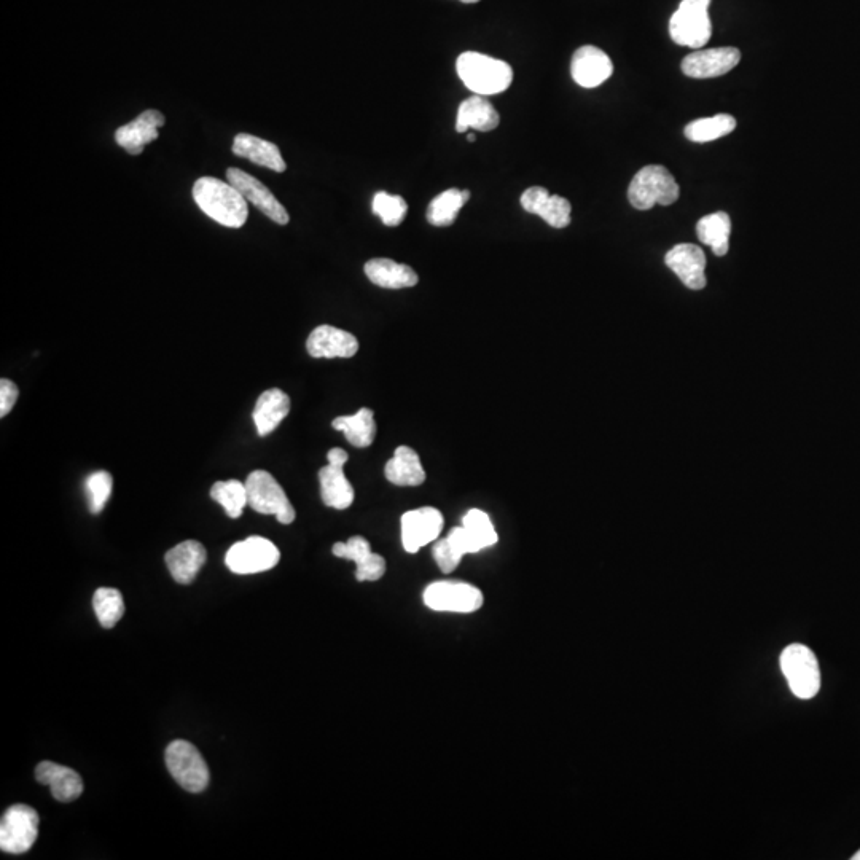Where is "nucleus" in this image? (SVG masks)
<instances>
[{
    "label": "nucleus",
    "instance_id": "obj_32",
    "mask_svg": "<svg viewBox=\"0 0 860 860\" xmlns=\"http://www.w3.org/2000/svg\"><path fill=\"white\" fill-rule=\"evenodd\" d=\"M211 497L222 505L225 513L233 520L243 515L246 505H249L246 483L243 481H217L211 488Z\"/></svg>",
    "mask_w": 860,
    "mask_h": 860
},
{
    "label": "nucleus",
    "instance_id": "obj_1",
    "mask_svg": "<svg viewBox=\"0 0 860 860\" xmlns=\"http://www.w3.org/2000/svg\"><path fill=\"white\" fill-rule=\"evenodd\" d=\"M193 200L204 214L223 227L241 228L249 217L246 198L238 188L215 177L196 180Z\"/></svg>",
    "mask_w": 860,
    "mask_h": 860
},
{
    "label": "nucleus",
    "instance_id": "obj_27",
    "mask_svg": "<svg viewBox=\"0 0 860 860\" xmlns=\"http://www.w3.org/2000/svg\"><path fill=\"white\" fill-rule=\"evenodd\" d=\"M384 473L387 480L397 486H419L426 481L421 459L410 446H399L395 450L394 458L387 462Z\"/></svg>",
    "mask_w": 860,
    "mask_h": 860
},
{
    "label": "nucleus",
    "instance_id": "obj_30",
    "mask_svg": "<svg viewBox=\"0 0 860 860\" xmlns=\"http://www.w3.org/2000/svg\"><path fill=\"white\" fill-rule=\"evenodd\" d=\"M731 233L730 215L725 212L706 215L696 225V235L701 243L711 247L717 257L728 254V239Z\"/></svg>",
    "mask_w": 860,
    "mask_h": 860
},
{
    "label": "nucleus",
    "instance_id": "obj_11",
    "mask_svg": "<svg viewBox=\"0 0 860 860\" xmlns=\"http://www.w3.org/2000/svg\"><path fill=\"white\" fill-rule=\"evenodd\" d=\"M348 453L341 448H332L327 454L329 464L319 470L322 501L332 509L346 510L354 502V488L344 475V464Z\"/></svg>",
    "mask_w": 860,
    "mask_h": 860
},
{
    "label": "nucleus",
    "instance_id": "obj_31",
    "mask_svg": "<svg viewBox=\"0 0 860 860\" xmlns=\"http://www.w3.org/2000/svg\"><path fill=\"white\" fill-rule=\"evenodd\" d=\"M735 128V117L720 114L716 117L700 118V120L690 123L685 128V137L688 141L696 142V144H704V142L716 141L720 137L727 136L731 131H735Z\"/></svg>",
    "mask_w": 860,
    "mask_h": 860
},
{
    "label": "nucleus",
    "instance_id": "obj_9",
    "mask_svg": "<svg viewBox=\"0 0 860 860\" xmlns=\"http://www.w3.org/2000/svg\"><path fill=\"white\" fill-rule=\"evenodd\" d=\"M279 559L281 553L271 540L252 536L231 545L225 556V564L233 574L249 575L270 571L278 566Z\"/></svg>",
    "mask_w": 860,
    "mask_h": 860
},
{
    "label": "nucleus",
    "instance_id": "obj_35",
    "mask_svg": "<svg viewBox=\"0 0 860 860\" xmlns=\"http://www.w3.org/2000/svg\"><path fill=\"white\" fill-rule=\"evenodd\" d=\"M373 214L380 217L386 227H397L405 220L408 212L407 201L402 196L378 192L373 198Z\"/></svg>",
    "mask_w": 860,
    "mask_h": 860
},
{
    "label": "nucleus",
    "instance_id": "obj_24",
    "mask_svg": "<svg viewBox=\"0 0 860 860\" xmlns=\"http://www.w3.org/2000/svg\"><path fill=\"white\" fill-rule=\"evenodd\" d=\"M290 413V397L281 389H268L258 397L255 403L254 418L257 434L266 437L278 429L279 424Z\"/></svg>",
    "mask_w": 860,
    "mask_h": 860
},
{
    "label": "nucleus",
    "instance_id": "obj_33",
    "mask_svg": "<svg viewBox=\"0 0 860 860\" xmlns=\"http://www.w3.org/2000/svg\"><path fill=\"white\" fill-rule=\"evenodd\" d=\"M93 609L102 628H114L125 614L122 593L115 588H99L93 596Z\"/></svg>",
    "mask_w": 860,
    "mask_h": 860
},
{
    "label": "nucleus",
    "instance_id": "obj_38",
    "mask_svg": "<svg viewBox=\"0 0 860 860\" xmlns=\"http://www.w3.org/2000/svg\"><path fill=\"white\" fill-rule=\"evenodd\" d=\"M18 397H20V389L13 381L5 380V378L0 381V416L2 418H5L12 411Z\"/></svg>",
    "mask_w": 860,
    "mask_h": 860
},
{
    "label": "nucleus",
    "instance_id": "obj_16",
    "mask_svg": "<svg viewBox=\"0 0 860 860\" xmlns=\"http://www.w3.org/2000/svg\"><path fill=\"white\" fill-rule=\"evenodd\" d=\"M614 74V64L601 48L585 45L575 51L571 61V75L582 88H596Z\"/></svg>",
    "mask_w": 860,
    "mask_h": 860
},
{
    "label": "nucleus",
    "instance_id": "obj_19",
    "mask_svg": "<svg viewBox=\"0 0 860 860\" xmlns=\"http://www.w3.org/2000/svg\"><path fill=\"white\" fill-rule=\"evenodd\" d=\"M665 262L688 289L701 290L706 287V255L700 247L679 244L666 254Z\"/></svg>",
    "mask_w": 860,
    "mask_h": 860
},
{
    "label": "nucleus",
    "instance_id": "obj_25",
    "mask_svg": "<svg viewBox=\"0 0 860 860\" xmlns=\"http://www.w3.org/2000/svg\"><path fill=\"white\" fill-rule=\"evenodd\" d=\"M364 270L367 278L383 289H408L419 282L418 274L413 268L394 262L391 258H373L365 263Z\"/></svg>",
    "mask_w": 860,
    "mask_h": 860
},
{
    "label": "nucleus",
    "instance_id": "obj_8",
    "mask_svg": "<svg viewBox=\"0 0 860 860\" xmlns=\"http://www.w3.org/2000/svg\"><path fill=\"white\" fill-rule=\"evenodd\" d=\"M39 814L28 805H15L5 811L0 822V849L7 854H24L36 843Z\"/></svg>",
    "mask_w": 860,
    "mask_h": 860
},
{
    "label": "nucleus",
    "instance_id": "obj_34",
    "mask_svg": "<svg viewBox=\"0 0 860 860\" xmlns=\"http://www.w3.org/2000/svg\"><path fill=\"white\" fill-rule=\"evenodd\" d=\"M112 486H114V478L106 470H98L86 477L85 494L91 513L98 515L104 510L112 494Z\"/></svg>",
    "mask_w": 860,
    "mask_h": 860
},
{
    "label": "nucleus",
    "instance_id": "obj_23",
    "mask_svg": "<svg viewBox=\"0 0 860 860\" xmlns=\"http://www.w3.org/2000/svg\"><path fill=\"white\" fill-rule=\"evenodd\" d=\"M233 153L274 172H284L287 169L286 161L282 158L278 145L252 136V134H236L235 141H233Z\"/></svg>",
    "mask_w": 860,
    "mask_h": 860
},
{
    "label": "nucleus",
    "instance_id": "obj_14",
    "mask_svg": "<svg viewBox=\"0 0 860 860\" xmlns=\"http://www.w3.org/2000/svg\"><path fill=\"white\" fill-rule=\"evenodd\" d=\"M741 61V51L735 47L711 48L685 56L682 72L690 79H714L728 74Z\"/></svg>",
    "mask_w": 860,
    "mask_h": 860
},
{
    "label": "nucleus",
    "instance_id": "obj_20",
    "mask_svg": "<svg viewBox=\"0 0 860 860\" xmlns=\"http://www.w3.org/2000/svg\"><path fill=\"white\" fill-rule=\"evenodd\" d=\"M165 122V115L158 110H145L136 120L117 129L115 141L131 155H141L145 145L158 139L160 128Z\"/></svg>",
    "mask_w": 860,
    "mask_h": 860
},
{
    "label": "nucleus",
    "instance_id": "obj_40",
    "mask_svg": "<svg viewBox=\"0 0 860 860\" xmlns=\"http://www.w3.org/2000/svg\"><path fill=\"white\" fill-rule=\"evenodd\" d=\"M461 2H464V4H477L480 0H461Z\"/></svg>",
    "mask_w": 860,
    "mask_h": 860
},
{
    "label": "nucleus",
    "instance_id": "obj_3",
    "mask_svg": "<svg viewBox=\"0 0 860 860\" xmlns=\"http://www.w3.org/2000/svg\"><path fill=\"white\" fill-rule=\"evenodd\" d=\"M679 185L665 166L650 165L631 180L628 200L638 211H649L655 204L671 206L679 200Z\"/></svg>",
    "mask_w": 860,
    "mask_h": 860
},
{
    "label": "nucleus",
    "instance_id": "obj_17",
    "mask_svg": "<svg viewBox=\"0 0 860 860\" xmlns=\"http://www.w3.org/2000/svg\"><path fill=\"white\" fill-rule=\"evenodd\" d=\"M333 555L356 563V579L359 582H376L386 574V559L372 552L370 542L364 537H351L348 542L333 545Z\"/></svg>",
    "mask_w": 860,
    "mask_h": 860
},
{
    "label": "nucleus",
    "instance_id": "obj_5",
    "mask_svg": "<svg viewBox=\"0 0 860 860\" xmlns=\"http://www.w3.org/2000/svg\"><path fill=\"white\" fill-rule=\"evenodd\" d=\"M782 674L790 690L800 700H811L821 688V669L810 647L790 644L781 653Z\"/></svg>",
    "mask_w": 860,
    "mask_h": 860
},
{
    "label": "nucleus",
    "instance_id": "obj_29",
    "mask_svg": "<svg viewBox=\"0 0 860 860\" xmlns=\"http://www.w3.org/2000/svg\"><path fill=\"white\" fill-rule=\"evenodd\" d=\"M469 200V190L450 188V190L440 193L429 204L426 214L427 220L434 227H450L451 223H454V220L458 219V214L462 206L467 204Z\"/></svg>",
    "mask_w": 860,
    "mask_h": 860
},
{
    "label": "nucleus",
    "instance_id": "obj_15",
    "mask_svg": "<svg viewBox=\"0 0 860 860\" xmlns=\"http://www.w3.org/2000/svg\"><path fill=\"white\" fill-rule=\"evenodd\" d=\"M306 349L314 359H349L359 351V341L346 330L332 325H319L309 335Z\"/></svg>",
    "mask_w": 860,
    "mask_h": 860
},
{
    "label": "nucleus",
    "instance_id": "obj_4",
    "mask_svg": "<svg viewBox=\"0 0 860 860\" xmlns=\"http://www.w3.org/2000/svg\"><path fill=\"white\" fill-rule=\"evenodd\" d=\"M166 767L182 789L200 794L209 786L208 763L192 743L177 739L166 747Z\"/></svg>",
    "mask_w": 860,
    "mask_h": 860
},
{
    "label": "nucleus",
    "instance_id": "obj_10",
    "mask_svg": "<svg viewBox=\"0 0 860 860\" xmlns=\"http://www.w3.org/2000/svg\"><path fill=\"white\" fill-rule=\"evenodd\" d=\"M424 604L437 612L472 614L483 606V593L470 583L442 580L430 583L423 595Z\"/></svg>",
    "mask_w": 860,
    "mask_h": 860
},
{
    "label": "nucleus",
    "instance_id": "obj_26",
    "mask_svg": "<svg viewBox=\"0 0 860 860\" xmlns=\"http://www.w3.org/2000/svg\"><path fill=\"white\" fill-rule=\"evenodd\" d=\"M501 117L494 109L493 104L480 94L466 99L459 106L458 118H456V131L467 133L470 128L477 129L481 133H489L499 126Z\"/></svg>",
    "mask_w": 860,
    "mask_h": 860
},
{
    "label": "nucleus",
    "instance_id": "obj_18",
    "mask_svg": "<svg viewBox=\"0 0 860 860\" xmlns=\"http://www.w3.org/2000/svg\"><path fill=\"white\" fill-rule=\"evenodd\" d=\"M520 203L524 211L539 215L550 227L566 228L571 223V203L563 196L550 195L547 188H528L521 195Z\"/></svg>",
    "mask_w": 860,
    "mask_h": 860
},
{
    "label": "nucleus",
    "instance_id": "obj_22",
    "mask_svg": "<svg viewBox=\"0 0 860 860\" xmlns=\"http://www.w3.org/2000/svg\"><path fill=\"white\" fill-rule=\"evenodd\" d=\"M36 779L40 784L50 787L51 795L58 802H72L83 792V781L77 771L58 763L42 762L37 765Z\"/></svg>",
    "mask_w": 860,
    "mask_h": 860
},
{
    "label": "nucleus",
    "instance_id": "obj_13",
    "mask_svg": "<svg viewBox=\"0 0 860 860\" xmlns=\"http://www.w3.org/2000/svg\"><path fill=\"white\" fill-rule=\"evenodd\" d=\"M443 515L434 507L410 510L402 516V544L408 553H416L440 537Z\"/></svg>",
    "mask_w": 860,
    "mask_h": 860
},
{
    "label": "nucleus",
    "instance_id": "obj_41",
    "mask_svg": "<svg viewBox=\"0 0 860 860\" xmlns=\"http://www.w3.org/2000/svg\"><path fill=\"white\" fill-rule=\"evenodd\" d=\"M853 860H860V849H859V851H857L856 854H854Z\"/></svg>",
    "mask_w": 860,
    "mask_h": 860
},
{
    "label": "nucleus",
    "instance_id": "obj_37",
    "mask_svg": "<svg viewBox=\"0 0 860 860\" xmlns=\"http://www.w3.org/2000/svg\"><path fill=\"white\" fill-rule=\"evenodd\" d=\"M432 555H434L437 566L445 574H450V572H453L461 564V553L454 548V545L446 537L445 539L438 540L437 544L434 545Z\"/></svg>",
    "mask_w": 860,
    "mask_h": 860
},
{
    "label": "nucleus",
    "instance_id": "obj_12",
    "mask_svg": "<svg viewBox=\"0 0 860 860\" xmlns=\"http://www.w3.org/2000/svg\"><path fill=\"white\" fill-rule=\"evenodd\" d=\"M227 179L231 185H235L238 188L241 195L246 198V201L254 204L255 208L263 212L268 219L273 220L278 225H287L290 222V215L287 209L270 192V188L262 184L260 180L236 168L228 169Z\"/></svg>",
    "mask_w": 860,
    "mask_h": 860
},
{
    "label": "nucleus",
    "instance_id": "obj_2",
    "mask_svg": "<svg viewBox=\"0 0 860 860\" xmlns=\"http://www.w3.org/2000/svg\"><path fill=\"white\" fill-rule=\"evenodd\" d=\"M459 79L472 93L491 96L509 90L513 80L510 64L501 59L481 55L477 51H466L456 61Z\"/></svg>",
    "mask_w": 860,
    "mask_h": 860
},
{
    "label": "nucleus",
    "instance_id": "obj_36",
    "mask_svg": "<svg viewBox=\"0 0 860 860\" xmlns=\"http://www.w3.org/2000/svg\"><path fill=\"white\" fill-rule=\"evenodd\" d=\"M462 526L472 534L473 539L477 540L483 550L493 547L494 544H497V540H499L493 521L489 518L488 513L481 512V510H470L464 516Z\"/></svg>",
    "mask_w": 860,
    "mask_h": 860
},
{
    "label": "nucleus",
    "instance_id": "obj_6",
    "mask_svg": "<svg viewBox=\"0 0 860 860\" xmlns=\"http://www.w3.org/2000/svg\"><path fill=\"white\" fill-rule=\"evenodd\" d=\"M244 483L252 510L262 515H274L282 524L294 523V505L290 504L286 491L270 472L254 470Z\"/></svg>",
    "mask_w": 860,
    "mask_h": 860
},
{
    "label": "nucleus",
    "instance_id": "obj_39",
    "mask_svg": "<svg viewBox=\"0 0 860 860\" xmlns=\"http://www.w3.org/2000/svg\"><path fill=\"white\" fill-rule=\"evenodd\" d=\"M467 141L475 142V134H473V133L467 134Z\"/></svg>",
    "mask_w": 860,
    "mask_h": 860
},
{
    "label": "nucleus",
    "instance_id": "obj_21",
    "mask_svg": "<svg viewBox=\"0 0 860 860\" xmlns=\"http://www.w3.org/2000/svg\"><path fill=\"white\" fill-rule=\"evenodd\" d=\"M208 553L203 544L196 540H185L166 553L165 561L172 579L180 585H188L196 579L201 567L206 563Z\"/></svg>",
    "mask_w": 860,
    "mask_h": 860
},
{
    "label": "nucleus",
    "instance_id": "obj_7",
    "mask_svg": "<svg viewBox=\"0 0 860 860\" xmlns=\"http://www.w3.org/2000/svg\"><path fill=\"white\" fill-rule=\"evenodd\" d=\"M711 0H682L669 21L671 39L681 47L701 48L712 36Z\"/></svg>",
    "mask_w": 860,
    "mask_h": 860
},
{
    "label": "nucleus",
    "instance_id": "obj_28",
    "mask_svg": "<svg viewBox=\"0 0 860 860\" xmlns=\"http://www.w3.org/2000/svg\"><path fill=\"white\" fill-rule=\"evenodd\" d=\"M332 427L343 432L352 446L368 448L376 437L375 413L370 408H360L356 415L333 419Z\"/></svg>",
    "mask_w": 860,
    "mask_h": 860
}]
</instances>
